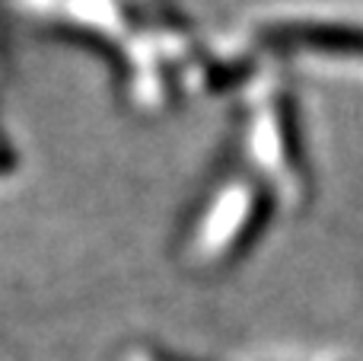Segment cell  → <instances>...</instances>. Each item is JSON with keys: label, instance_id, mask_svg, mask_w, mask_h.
Segmentation results:
<instances>
[{"label": "cell", "instance_id": "6da1fadb", "mask_svg": "<svg viewBox=\"0 0 363 361\" xmlns=\"http://www.w3.org/2000/svg\"><path fill=\"white\" fill-rule=\"evenodd\" d=\"M271 198L264 183L252 176H230L198 208L188 230V253L207 266L239 259L268 224Z\"/></svg>", "mask_w": 363, "mask_h": 361}, {"label": "cell", "instance_id": "7a4b0ae2", "mask_svg": "<svg viewBox=\"0 0 363 361\" xmlns=\"http://www.w3.org/2000/svg\"><path fill=\"white\" fill-rule=\"evenodd\" d=\"M252 153L268 176L277 179L287 202L303 205L309 198V166L303 157V138L296 109L287 93H271L252 119Z\"/></svg>", "mask_w": 363, "mask_h": 361}, {"label": "cell", "instance_id": "3957f363", "mask_svg": "<svg viewBox=\"0 0 363 361\" xmlns=\"http://www.w3.org/2000/svg\"><path fill=\"white\" fill-rule=\"evenodd\" d=\"M264 38L277 48H309L325 55H363V26L347 23H287L264 29Z\"/></svg>", "mask_w": 363, "mask_h": 361}]
</instances>
